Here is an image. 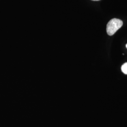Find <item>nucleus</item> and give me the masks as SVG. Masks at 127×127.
Instances as JSON below:
<instances>
[{
    "label": "nucleus",
    "mask_w": 127,
    "mask_h": 127,
    "mask_svg": "<svg viewBox=\"0 0 127 127\" xmlns=\"http://www.w3.org/2000/svg\"><path fill=\"white\" fill-rule=\"evenodd\" d=\"M123 25L122 20L117 18H113L111 19L107 25L106 32L107 34L110 36L114 35L118 30L123 26Z\"/></svg>",
    "instance_id": "f257e3e1"
},
{
    "label": "nucleus",
    "mask_w": 127,
    "mask_h": 127,
    "mask_svg": "<svg viewBox=\"0 0 127 127\" xmlns=\"http://www.w3.org/2000/svg\"><path fill=\"white\" fill-rule=\"evenodd\" d=\"M122 71L125 74H127V63L124 64L121 67Z\"/></svg>",
    "instance_id": "f03ea898"
},
{
    "label": "nucleus",
    "mask_w": 127,
    "mask_h": 127,
    "mask_svg": "<svg viewBox=\"0 0 127 127\" xmlns=\"http://www.w3.org/2000/svg\"><path fill=\"white\" fill-rule=\"evenodd\" d=\"M94 0V1H97V0Z\"/></svg>",
    "instance_id": "7ed1b4c3"
},
{
    "label": "nucleus",
    "mask_w": 127,
    "mask_h": 127,
    "mask_svg": "<svg viewBox=\"0 0 127 127\" xmlns=\"http://www.w3.org/2000/svg\"><path fill=\"white\" fill-rule=\"evenodd\" d=\"M126 48H127V44H126Z\"/></svg>",
    "instance_id": "20e7f679"
}]
</instances>
